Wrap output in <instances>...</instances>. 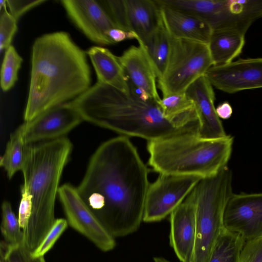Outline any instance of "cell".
Here are the masks:
<instances>
[{"instance_id":"30bf717a","label":"cell","mask_w":262,"mask_h":262,"mask_svg":"<svg viewBox=\"0 0 262 262\" xmlns=\"http://www.w3.org/2000/svg\"><path fill=\"white\" fill-rule=\"evenodd\" d=\"M58 195L68 225L102 251L115 248V238L83 202L76 187L64 184L60 186Z\"/></svg>"},{"instance_id":"e0dca14e","label":"cell","mask_w":262,"mask_h":262,"mask_svg":"<svg viewBox=\"0 0 262 262\" xmlns=\"http://www.w3.org/2000/svg\"><path fill=\"white\" fill-rule=\"evenodd\" d=\"M132 46L119 57L129 85L145 92L150 98L160 101L154 64L146 47L141 43Z\"/></svg>"},{"instance_id":"6da1fadb","label":"cell","mask_w":262,"mask_h":262,"mask_svg":"<svg viewBox=\"0 0 262 262\" xmlns=\"http://www.w3.org/2000/svg\"><path fill=\"white\" fill-rule=\"evenodd\" d=\"M128 137L102 143L76 188L83 202L114 238L136 231L143 221L148 170Z\"/></svg>"},{"instance_id":"d4e9b609","label":"cell","mask_w":262,"mask_h":262,"mask_svg":"<svg viewBox=\"0 0 262 262\" xmlns=\"http://www.w3.org/2000/svg\"><path fill=\"white\" fill-rule=\"evenodd\" d=\"M21 133L19 127L11 134L0 165L6 171L7 177L11 179L18 171L22 170L25 159V147Z\"/></svg>"},{"instance_id":"4316f807","label":"cell","mask_w":262,"mask_h":262,"mask_svg":"<svg viewBox=\"0 0 262 262\" xmlns=\"http://www.w3.org/2000/svg\"><path fill=\"white\" fill-rule=\"evenodd\" d=\"M22 62L23 58L12 45L6 50L1 71V86L4 92L10 90L16 82Z\"/></svg>"},{"instance_id":"d590c367","label":"cell","mask_w":262,"mask_h":262,"mask_svg":"<svg viewBox=\"0 0 262 262\" xmlns=\"http://www.w3.org/2000/svg\"><path fill=\"white\" fill-rule=\"evenodd\" d=\"M154 260L155 262H169L168 260L163 257H154Z\"/></svg>"},{"instance_id":"44dd1931","label":"cell","mask_w":262,"mask_h":262,"mask_svg":"<svg viewBox=\"0 0 262 262\" xmlns=\"http://www.w3.org/2000/svg\"><path fill=\"white\" fill-rule=\"evenodd\" d=\"M246 33L234 29L212 31L208 43L213 66L228 64L242 52Z\"/></svg>"},{"instance_id":"ffe728a7","label":"cell","mask_w":262,"mask_h":262,"mask_svg":"<svg viewBox=\"0 0 262 262\" xmlns=\"http://www.w3.org/2000/svg\"><path fill=\"white\" fill-rule=\"evenodd\" d=\"M86 52L95 71L98 82L130 93L128 80L119 57L101 46H93Z\"/></svg>"},{"instance_id":"3957f363","label":"cell","mask_w":262,"mask_h":262,"mask_svg":"<svg viewBox=\"0 0 262 262\" xmlns=\"http://www.w3.org/2000/svg\"><path fill=\"white\" fill-rule=\"evenodd\" d=\"M160 101L145 100L130 92L127 94L97 82L69 103L84 121L122 136L150 141L182 133H198L199 124L180 127L166 119Z\"/></svg>"},{"instance_id":"277c9868","label":"cell","mask_w":262,"mask_h":262,"mask_svg":"<svg viewBox=\"0 0 262 262\" xmlns=\"http://www.w3.org/2000/svg\"><path fill=\"white\" fill-rule=\"evenodd\" d=\"M72 148L65 137L25 145L23 185L32 196V207L24 231V244L31 252L41 244L56 220L54 207L60 180Z\"/></svg>"},{"instance_id":"9a60e30c","label":"cell","mask_w":262,"mask_h":262,"mask_svg":"<svg viewBox=\"0 0 262 262\" xmlns=\"http://www.w3.org/2000/svg\"><path fill=\"white\" fill-rule=\"evenodd\" d=\"M194 188L170 214L169 243L181 262H188L193 248L196 228Z\"/></svg>"},{"instance_id":"83f0119b","label":"cell","mask_w":262,"mask_h":262,"mask_svg":"<svg viewBox=\"0 0 262 262\" xmlns=\"http://www.w3.org/2000/svg\"><path fill=\"white\" fill-rule=\"evenodd\" d=\"M1 258L3 262H46L44 256L34 257L24 244L8 245L1 244Z\"/></svg>"},{"instance_id":"2e32d148","label":"cell","mask_w":262,"mask_h":262,"mask_svg":"<svg viewBox=\"0 0 262 262\" xmlns=\"http://www.w3.org/2000/svg\"><path fill=\"white\" fill-rule=\"evenodd\" d=\"M185 93L195 105L199 123V137L213 139L227 136L216 113L212 85L207 78L204 75L199 78L188 87Z\"/></svg>"},{"instance_id":"836d02e7","label":"cell","mask_w":262,"mask_h":262,"mask_svg":"<svg viewBox=\"0 0 262 262\" xmlns=\"http://www.w3.org/2000/svg\"><path fill=\"white\" fill-rule=\"evenodd\" d=\"M107 36L114 43L121 42L127 39L135 38L136 35L131 32H128L119 28H113L107 32Z\"/></svg>"},{"instance_id":"f546056e","label":"cell","mask_w":262,"mask_h":262,"mask_svg":"<svg viewBox=\"0 0 262 262\" xmlns=\"http://www.w3.org/2000/svg\"><path fill=\"white\" fill-rule=\"evenodd\" d=\"M17 20L6 9L1 13L0 17V50L1 52L4 50H7L11 46L13 37L17 29Z\"/></svg>"},{"instance_id":"8992f818","label":"cell","mask_w":262,"mask_h":262,"mask_svg":"<svg viewBox=\"0 0 262 262\" xmlns=\"http://www.w3.org/2000/svg\"><path fill=\"white\" fill-rule=\"evenodd\" d=\"M232 173L225 167L216 175L202 179L194 187L196 199L195 240L188 262H208L224 229V212L232 192Z\"/></svg>"},{"instance_id":"7402d4cb","label":"cell","mask_w":262,"mask_h":262,"mask_svg":"<svg viewBox=\"0 0 262 262\" xmlns=\"http://www.w3.org/2000/svg\"><path fill=\"white\" fill-rule=\"evenodd\" d=\"M159 104L164 117L177 126L199 124L194 102L185 92L163 97Z\"/></svg>"},{"instance_id":"5bb4252c","label":"cell","mask_w":262,"mask_h":262,"mask_svg":"<svg viewBox=\"0 0 262 262\" xmlns=\"http://www.w3.org/2000/svg\"><path fill=\"white\" fill-rule=\"evenodd\" d=\"M60 2L70 19L90 40L103 46L115 44L107 32L118 28L99 0H61Z\"/></svg>"},{"instance_id":"1f68e13d","label":"cell","mask_w":262,"mask_h":262,"mask_svg":"<svg viewBox=\"0 0 262 262\" xmlns=\"http://www.w3.org/2000/svg\"><path fill=\"white\" fill-rule=\"evenodd\" d=\"M241 261L262 262V238L245 242Z\"/></svg>"},{"instance_id":"cb8c5ba5","label":"cell","mask_w":262,"mask_h":262,"mask_svg":"<svg viewBox=\"0 0 262 262\" xmlns=\"http://www.w3.org/2000/svg\"><path fill=\"white\" fill-rule=\"evenodd\" d=\"M171 36L162 19L150 43L145 47L154 64L158 79L163 74L168 60ZM157 79V80H158Z\"/></svg>"},{"instance_id":"5b68a950","label":"cell","mask_w":262,"mask_h":262,"mask_svg":"<svg viewBox=\"0 0 262 262\" xmlns=\"http://www.w3.org/2000/svg\"><path fill=\"white\" fill-rule=\"evenodd\" d=\"M233 143L229 135L205 139L197 132L177 134L148 141V163L159 174L211 177L227 166Z\"/></svg>"},{"instance_id":"7c38bea8","label":"cell","mask_w":262,"mask_h":262,"mask_svg":"<svg viewBox=\"0 0 262 262\" xmlns=\"http://www.w3.org/2000/svg\"><path fill=\"white\" fill-rule=\"evenodd\" d=\"M224 228L245 242L262 238V193H232L226 204Z\"/></svg>"},{"instance_id":"e575fe53","label":"cell","mask_w":262,"mask_h":262,"mask_svg":"<svg viewBox=\"0 0 262 262\" xmlns=\"http://www.w3.org/2000/svg\"><path fill=\"white\" fill-rule=\"evenodd\" d=\"M216 113L220 119H228L231 116L233 109L228 102L225 101L217 106Z\"/></svg>"},{"instance_id":"7a4b0ae2","label":"cell","mask_w":262,"mask_h":262,"mask_svg":"<svg viewBox=\"0 0 262 262\" xmlns=\"http://www.w3.org/2000/svg\"><path fill=\"white\" fill-rule=\"evenodd\" d=\"M86 57L66 32L47 33L35 40L25 122L72 101L91 86Z\"/></svg>"},{"instance_id":"d6986e66","label":"cell","mask_w":262,"mask_h":262,"mask_svg":"<svg viewBox=\"0 0 262 262\" xmlns=\"http://www.w3.org/2000/svg\"><path fill=\"white\" fill-rule=\"evenodd\" d=\"M159 6L163 23L172 37L209 43L213 30L205 20L191 13Z\"/></svg>"},{"instance_id":"ba28073f","label":"cell","mask_w":262,"mask_h":262,"mask_svg":"<svg viewBox=\"0 0 262 262\" xmlns=\"http://www.w3.org/2000/svg\"><path fill=\"white\" fill-rule=\"evenodd\" d=\"M161 6L195 15L212 30L234 29L246 33L262 17V0H158Z\"/></svg>"},{"instance_id":"8fae6325","label":"cell","mask_w":262,"mask_h":262,"mask_svg":"<svg viewBox=\"0 0 262 262\" xmlns=\"http://www.w3.org/2000/svg\"><path fill=\"white\" fill-rule=\"evenodd\" d=\"M83 121L79 112L68 102L25 122L18 127L24 143L30 144L63 137Z\"/></svg>"},{"instance_id":"484cf974","label":"cell","mask_w":262,"mask_h":262,"mask_svg":"<svg viewBox=\"0 0 262 262\" xmlns=\"http://www.w3.org/2000/svg\"><path fill=\"white\" fill-rule=\"evenodd\" d=\"M1 232L4 241L8 245L24 244V234L19 220L13 211L11 204L5 201L2 204Z\"/></svg>"},{"instance_id":"603a6c76","label":"cell","mask_w":262,"mask_h":262,"mask_svg":"<svg viewBox=\"0 0 262 262\" xmlns=\"http://www.w3.org/2000/svg\"><path fill=\"white\" fill-rule=\"evenodd\" d=\"M245 242L238 234L225 228L219 237L208 262H241Z\"/></svg>"},{"instance_id":"d6a6232c","label":"cell","mask_w":262,"mask_h":262,"mask_svg":"<svg viewBox=\"0 0 262 262\" xmlns=\"http://www.w3.org/2000/svg\"><path fill=\"white\" fill-rule=\"evenodd\" d=\"M46 2V0H7L6 3L10 13L17 20L29 10Z\"/></svg>"},{"instance_id":"4fadbf2b","label":"cell","mask_w":262,"mask_h":262,"mask_svg":"<svg viewBox=\"0 0 262 262\" xmlns=\"http://www.w3.org/2000/svg\"><path fill=\"white\" fill-rule=\"evenodd\" d=\"M204 76L216 89L228 93L262 88V57L239 59L213 66Z\"/></svg>"},{"instance_id":"52a82bcc","label":"cell","mask_w":262,"mask_h":262,"mask_svg":"<svg viewBox=\"0 0 262 262\" xmlns=\"http://www.w3.org/2000/svg\"><path fill=\"white\" fill-rule=\"evenodd\" d=\"M213 65L208 43L171 36L168 60L158 87L163 97L185 92Z\"/></svg>"},{"instance_id":"4dcf8cb0","label":"cell","mask_w":262,"mask_h":262,"mask_svg":"<svg viewBox=\"0 0 262 262\" xmlns=\"http://www.w3.org/2000/svg\"><path fill=\"white\" fill-rule=\"evenodd\" d=\"M21 198L19 206L18 219L20 227L24 232L31 216L32 202L31 194L23 185L21 186Z\"/></svg>"},{"instance_id":"f1b7e54d","label":"cell","mask_w":262,"mask_h":262,"mask_svg":"<svg viewBox=\"0 0 262 262\" xmlns=\"http://www.w3.org/2000/svg\"><path fill=\"white\" fill-rule=\"evenodd\" d=\"M68 223L66 219H56L51 229L48 233L39 247L33 252L34 257L44 256L53 247L56 241L66 230Z\"/></svg>"},{"instance_id":"9c48e42d","label":"cell","mask_w":262,"mask_h":262,"mask_svg":"<svg viewBox=\"0 0 262 262\" xmlns=\"http://www.w3.org/2000/svg\"><path fill=\"white\" fill-rule=\"evenodd\" d=\"M201 179L196 176L159 174L156 180L149 184L143 221L159 222L170 215Z\"/></svg>"},{"instance_id":"ac0fdd59","label":"cell","mask_w":262,"mask_h":262,"mask_svg":"<svg viewBox=\"0 0 262 262\" xmlns=\"http://www.w3.org/2000/svg\"><path fill=\"white\" fill-rule=\"evenodd\" d=\"M125 30L134 33L139 43L146 47L161 20V7L157 1L124 0Z\"/></svg>"}]
</instances>
